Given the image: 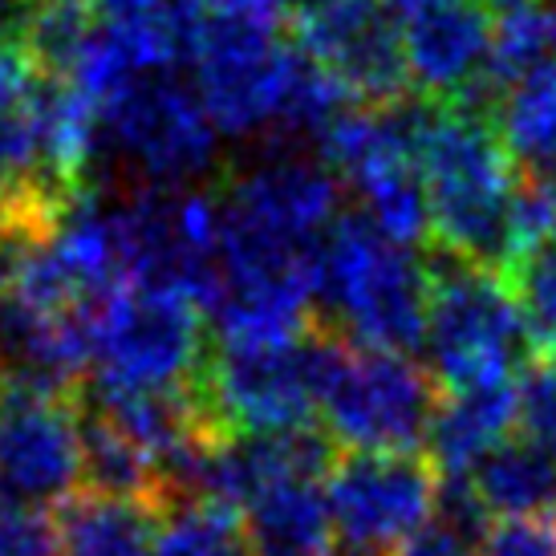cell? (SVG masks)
<instances>
[{"instance_id":"cell-1","label":"cell","mask_w":556,"mask_h":556,"mask_svg":"<svg viewBox=\"0 0 556 556\" xmlns=\"http://www.w3.org/2000/svg\"><path fill=\"white\" fill-rule=\"evenodd\" d=\"M415 163L434 244L451 261L504 273L511 212L525 179L492 118L471 106H422Z\"/></svg>"},{"instance_id":"cell-2","label":"cell","mask_w":556,"mask_h":556,"mask_svg":"<svg viewBox=\"0 0 556 556\" xmlns=\"http://www.w3.org/2000/svg\"><path fill=\"white\" fill-rule=\"evenodd\" d=\"M317 305L338 325L341 341L410 354L427 329L431 268L415 248L394 244L362 216H341L321 252Z\"/></svg>"},{"instance_id":"cell-3","label":"cell","mask_w":556,"mask_h":556,"mask_svg":"<svg viewBox=\"0 0 556 556\" xmlns=\"http://www.w3.org/2000/svg\"><path fill=\"white\" fill-rule=\"evenodd\" d=\"M317 418L345 455H418L427 447L439 390L410 354L313 338Z\"/></svg>"},{"instance_id":"cell-4","label":"cell","mask_w":556,"mask_h":556,"mask_svg":"<svg viewBox=\"0 0 556 556\" xmlns=\"http://www.w3.org/2000/svg\"><path fill=\"white\" fill-rule=\"evenodd\" d=\"M203 309L170 285H123L90 309L93 390L184 394L200 387Z\"/></svg>"},{"instance_id":"cell-5","label":"cell","mask_w":556,"mask_h":556,"mask_svg":"<svg viewBox=\"0 0 556 556\" xmlns=\"http://www.w3.org/2000/svg\"><path fill=\"white\" fill-rule=\"evenodd\" d=\"M418 350L434 387H447V394L516 382L532 341L508 277L451 256L431 268V305Z\"/></svg>"},{"instance_id":"cell-6","label":"cell","mask_w":556,"mask_h":556,"mask_svg":"<svg viewBox=\"0 0 556 556\" xmlns=\"http://www.w3.org/2000/svg\"><path fill=\"white\" fill-rule=\"evenodd\" d=\"M219 130L200 93L179 74L123 86L98 110V159L118 167L135 191H191L219 159Z\"/></svg>"},{"instance_id":"cell-7","label":"cell","mask_w":556,"mask_h":556,"mask_svg":"<svg viewBox=\"0 0 556 556\" xmlns=\"http://www.w3.org/2000/svg\"><path fill=\"white\" fill-rule=\"evenodd\" d=\"M418 123L422 106L410 102L350 106L317 142L325 167L338 175L341 187H354L362 200L357 216L402 248L431 240L427 195L415 163Z\"/></svg>"},{"instance_id":"cell-8","label":"cell","mask_w":556,"mask_h":556,"mask_svg":"<svg viewBox=\"0 0 556 556\" xmlns=\"http://www.w3.org/2000/svg\"><path fill=\"white\" fill-rule=\"evenodd\" d=\"M439 488L422 455H341L325 476L338 556H394L434 525Z\"/></svg>"},{"instance_id":"cell-9","label":"cell","mask_w":556,"mask_h":556,"mask_svg":"<svg viewBox=\"0 0 556 556\" xmlns=\"http://www.w3.org/2000/svg\"><path fill=\"white\" fill-rule=\"evenodd\" d=\"M207 422L224 434H296L317 418L313 338L261 350H216L200 374Z\"/></svg>"},{"instance_id":"cell-10","label":"cell","mask_w":556,"mask_h":556,"mask_svg":"<svg viewBox=\"0 0 556 556\" xmlns=\"http://www.w3.org/2000/svg\"><path fill=\"white\" fill-rule=\"evenodd\" d=\"M81 483V410L65 394L0 387V500L62 508Z\"/></svg>"},{"instance_id":"cell-11","label":"cell","mask_w":556,"mask_h":556,"mask_svg":"<svg viewBox=\"0 0 556 556\" xmlns=\"http://www.w3.org/2000/svg\"><path fill=\"white\" fill-rule=\"evenodd\" d=\"M399 29L406 81L443 106H476L492 90V13L476 0H382Z\"/></svg>"},{"instance_id":"cell-12","label":"cell","mask_w":556,"mask_h":556,"mask_svg":"<svg viewBox=\"0 0 556 556\" xmlns=\"http://www.w3.org/2000/svg\"><path fill=\"white\" fill-rule=\"evenodd\" d=\"M296 46L354 106H394L406 93L399 29L382 0H296Z\"/></svg>"},{"instance_id":"cell-13","label":"cell","mask_w":556,"mask_h":556,"mask_svg":"<svg viewBox=\"0 0 556 556\" xmlns=\"http://www.w3.org/2000/svg\"><path fill=\"white\" fill-rule=\"evenodd\" d=\"M329 467L280 471L236 511L248 556H338V532L325 492Z\"/></svg>"},{"instance_id":"cell-14","label":"cell","mask_w":556,"mask_h":556,"mask_svg":"<svg viewBox=\"0 0 556 556\" xmlns=\"http://www.w3.org/2000/svg\"><path fill=\"white\" fill-rule=\"evenodd\" d=\"M511 434H516V382L451 390L434 406L427 431V464L443 483H459Z\"/></svg>"},{"instance_id":"cell-15","label":"cell","mask_w":556,"mask_h":556,"mask_svg":"<svg viewBox=\"0 0 556 556\" xmlns=\"http://www.w3.org/2000/svg\"><path fill=\"white\" fill-rule=\"evenodd\" d=\"M58 556H151L159 504L81 492L58 508Z\"/></svg>"},{"instance_id":"cell-16","label":"cell","mask_w":556,"mask_h":556,"mask_svg":"<svg viewBox=\"0 0 556 556\" xmlns=\"http://www.w3.org/2000/svg\"><path fill=\"white\" fill-rule=\"evenodd\" d=\"M483 520L511 516H553L556 508V459L511 434L508 443L483 459L467 479H459Z\"/></svg>"},{"instance_id":"cell-17","label":"cell","mask_w":556,"mask_h":556,"mask_svg":"<svg viewBox=\"0 0 556 556\" xmlns=\"http://www.w3.org/2000/svg\"><path fill=\"white\" fill-rule=\"evenodd\" d=\"M495 135L520 175H541L556 163V58L528 70L495 98Z\"/></svg>"},{"instance_id":"cell-18","label":"cell","mask_w":556,"mask_h":556,"mask_svg":"<svg viewBox=\"0 0 556 556\" xmlns=\"http://www.w3.org/2000/svg\"><path fill=\"white\" fill-rule=\"evenodd\" d=\"M151 556H248V553L232 511L179 500L175 508H167L159 516Z\"/></svg>"},{"instance_id":"cell-19","label":"cell","mask_w":556,"mask_h":556,"mask_svg":"<svg viewBox=\"0 0 556 556\" xmlns=\"http://www.w3.org/2000/svg\"><path fill=\"white\" fill-rule=\"evenodd\" d=\"M544 62H553L548 9H525V13L500 16V25L492 33V90H504Z\"/></svg>"},{"instance_id":"cell-20","label":"cell","mask_w":556,"mask_h":556,"mask_svg":"<svg viewBox=\"0 0 556 556\" xmlns=\"http://www.w3.org/2000/svg\"><path fill=\"white\" fill-rule=\"evenodd\" d=\"M516 434L556 459V357L528 362L516 378Z\"/></svg>"},{"instance_id":"cell-21","label":"cell","mask_w":556,"mask_h":556,"mask_svg":"<svg viewBox=\"0 0 556 556\" xmlns=\"http://www.w3.org/2000/svg\"><path fill=\"white\" fill-rule=\"evenodd\" d=\"M476 556H556V516L488 520L476 536Z\"/></svg>"},{"instance_id":"cell-22","label":"cell","mask_w":556,"mask_h":556,"mask_svg":"<svg viewBox=\"0 0 556 556\" xmlns=\"http://www.w3.org/2000/svg\"><path fill=\"white\" fill-rule=\"evenodd\" d=\"M0 556H58V525L46 508L0 500Z\"/></svg>"},{"instance_id":"cell-23","label":"cell","mask_w":556,"mask_h":556,"mask_svg":"<svg viewBox=\"0 0 556 556\" xmlns=\"http://www.w3.org/2000/svg\"><path fill=\"white\" fill-rule=\"evenodd\" d=\"M207 16H228V21H248L264 29H280V21L293 13L296 0H203Z\"/></svg>"},{"instance_id":"cell-24","label":"cell","mask_w":556,"mask_h":556,"mask_svg":"<svg viewBox=\"0 0 556 556\" xmlns=\"http://www.w3.org/2000/svg\"><path fill=\"white\" fill-rule=\"evenodd\" d=\"M90 13L102 21V25H114V29H135V25H155L167 16L163 0H86Z\"/></svg>"},{"instance_id":"cell-25","label":"cell","mask_w":556,"mask_h":556,"mask_svg":"<svg viewBox=\"0 0 556 556\" xmlns=\"http://www.w3.org/2000/svg\"><path fill=\"white\" fill-rule=\"evenodd\" d=\"M394 556H476V541H467L459 532H451L443 525H431L427 532H418L410 544H402Z\"/></svg>"},{"instance_id":"cell-26","label":"cell","mask_w":556,"mask_h":556,"mask_svg":"<svg viewBox=\"0 0 556 556\" xmlns=\"http://www.w3.org/2000/svg\"><path fill=\"white\" fill-rule=\"evenodd\" d=\"M4 289H9V244L0 236V387H4Z\"/></svg>"},{"instance_id":"cell-27","label":"cell","mask_w":556,"mask_h":556,"mask_svg":"<svg viewBox=\"0 0 556 556\" xmlns=\"http://www.w3.org/2000/svg\"><path fill=\"white\" fill-rule=\"evenodd\" d=\"M479 9H488L495 16H511V13H525V9H541V0H476Z\"/></svg>"},{"instance_id":"cell-28","label":"cell","mask_w":556,"mask_h":556,"mask_svg":"<svg viewBox=\"0 0 556 556\" xmlns=\"http://www.w3.org/2000/svg\"><path fill=\"white\" fill-rule=\"evenodd\" d=\"M0 236H4V212H0Z\"/></svg>"},{"instance_id":"cell-29","label":"cell","mask_w":556,"mask_h":556,"mask_svg":"<svg viewBox=\"0 0 556 556\" xmlns=\"http://www.w3.org/2000/svg\"><path fill=\"white\" fill-rule=\"evenodd\" d=\"M29 4H33V0H29Z\"/></svg>"}]
</instances>
